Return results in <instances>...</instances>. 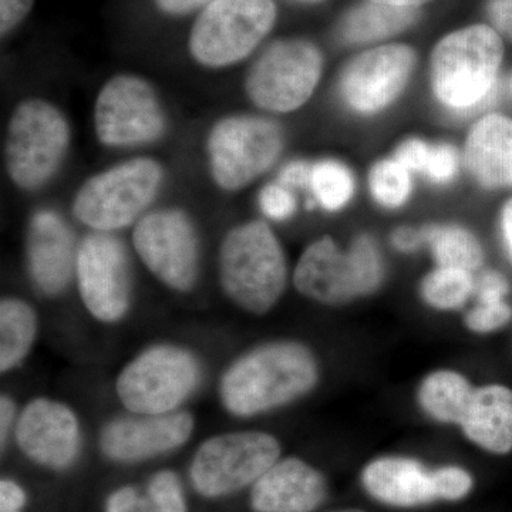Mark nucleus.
Instances as JSON below:
<instances>
[{"label":"nucleus","mask_w":512,"mask_h":512,"mask_svg":"<svg viewBox=\"0 0 512 512\" xmlns=\"http://www.w3.org/2000/svg\"><path fill=\"white\" fill-rule=\"evenodd\" d=\"M419 20V9H399L380 3H359L348 10L338 26L339 40L348 46L382 42L412 28Z\"/></svg>","instance_id":"obj_23"},{"label":"nucleus","mask_w":512,"mask_h":512,"mask_svg":"<svg viewBox=\"0 0 512 512\" xmlns=\"http://www.w3.org/2000/svg\"><path fill=\"white\" fill-rule=\"evenodd\" d=\"M487 16L497 32L512 39V0H488Z\"/></svg>","instance_id":"obj_39"},{"label":"nucleus","mask_w":512,"mask_h":512,"mask_svg":"<svg viewBox=\"0 0 512 512\" xmlns=\"http://www.w3.org/2000/svg\"><path fill=\"white\" fill-rule=\"evenodd\" d=\"M278 121L259 114H231L211 127L205 143L208 170L222 191L237 192L268 173L285 150Z\"/></svg>","instance_id":"obj_8"},{"label":"nucleus","mask_w":512,"mask_h":512,"mask_svg":"<svg viewBox=\"0 0 512 512\" xmlns=\"http://www.w3.org/2000/svg\"><path fill=\"white\" fill-rule=\"evenodd\" d=\"M281 457V444L258 430L225 431L202 441L192 457L191 483L208 498L255 484Z\"/></svg>","instance_id":"obj_11"},{"label":"nucleus","mask_w":512,"mask_h":512,"mask_svg":"<svg viewBox=\"0 0 512 512\" xmlns=\"http://www.w3.org/2000/svg\"><path fill=\"white\" fill-rule=\"evenodd\" d=\"M276 15L274 0H214L192 26L191 56L208 69L237 64L268 36Z\"/></svg>","instance_id":"obj_10"},{"label":"nucleus","mask_w":512,"mask_h":512,"mask_svg":"<svg viewBox=\"0 0 512 512\" xmlns=\"http://www.w3.org/2000/svg\"><path fill=\"white\" fill-rule=\"evenodd\" d=\"M308 191L312 194L313 204L323 211H342L355 197V174L343 161L323 158L312 163Z\"/></svg>","instance_id":"obj_27"},{"label":"nucleus","mask_w":512,"mask_h":512,"mask_svg":"<svg viewBox=\"0 0 512 512\" xmlns=\"http://www.w3.org/2000/svg\"><path fill=\"white\" fill-rule=\"evenodd\" d=\"M18 416L19 409L13 397L9 394H2V397H0V443H2L3 448L15 433Z\"/></svg>","instance_id":"obj_40"},{"label":"nucleus","mask_w":512,"mask_h":512,"mask_svg":"<svg viewBox=\"0 0 512 512\" xmlns=\"http://www.w3.org/2000/svg\"><path fill=\"white\" fill-rule=\"evenodd\" d=\"M501 231H503L508 254H510L512 259V198L505 202L503 211H501Z\"/></svg>","instance_id":"obj_44"},{"label":"nucleus","mask_w":512,"mask_h":512,"mask_svg":"<svg viewBox=\"0 0 512 512\" xmlns=\"http://www.w3.org/2000/svg\"><path fill=\"white\" fill-rule=\"evenodd\" d=\"M323 55L306 39H282L266 47L248 70L245 93L266 113H292L305 106L318 89Z\"/></svg>","instance_id":"obj_13"},{"label":"nucleus","mask_w":512,"mask_h":512,"mask_svg":"<svg viewBox=\"0 0 512 512\" xmlns=\"http://www.w3.org/2000/svg\"><path fill=\"white\" fill-rule=\"evenodd\" d=\"M194 431V416L185 409L168 414L126 412L101 427L99 446L111 461L140 463L184 447Z\"/></svg>","instance_id":"obj_17"},{"label":"nucleus","mask_w":512,"mask_h":512,"mask_svg":"<svg viewBox=\"0 0 512 512\" xmlns=\"http://www.w3.org/2000/svg\"><path fill=\"white\" fill-rule=\"evenodd\" d=\"M312 163L303 160H293L286 163L278 173V183L291 190H308L311 178Z\"/></svg>","instance_id":"obj_38"},{"label":"nucleus","mask_w":512,"mask_h":512,"mask_svg":"<svg viewBox=\"0 0 512 512\" xmlns=\"http://www.w3.org/2000/svg\"><path fill=\"white\" fill-rule=\"evenodd\" d=\"M510 90H511V94H512V74H511V80H510Z\"/></svg>","instance_id":"obj_48"},{"label":"nucleus","mask_w":512,"mask_h":512,"mask_svg":"<svg viewBox=\"0 0 512 512\" xmlns=\"http://www.w3.org/2000/svg\"><path fill=\"white\" fill-rule=\"evenodd\" d=\"M416 69V52L407 45H383L360 53L340 72L338 96L350 113L375 117L402 97Z\"/></svg>","instance_id":"obj_15"},{"label":"nucleus","mask_w":512,"mask_h":512,"mask_svg":"<svg viewBox=\"0 0 512 512\" xmlns=\"http://www.w3.org/2000/svg\"><path fill=\"white\" fill-rule=\"evenodd\" d=\"M39 336V315L35 306L6 296L0 302V372H13L28 360Z\"/></svg>","instance_id":"obj_24"},{"label":"nucleus","mask_w":512,"mask_h":512,"mask_svg":"<svg viewBox=\"0 0 512 512\" xmlns=\"http://www.w3.org/2000/svg\"><path fill=\"white\" fill-rule=\"evenodd\" d=\"M13 440L37 466L64 470L72 466L82 448V421L62 400L35 397L19 410Z\"/></svg>","instance_id":"obj_16"},{"label":"nucleus","mask_w":512,"mask_h":512,"mask_svg":"<svg viewBox=\"0 0 512 512\" xmlns=\"http://www.w3.org/2000/svg\"><path fill=\"white\" fill-rule=\"evenodd\" d=\"M26 503V494L10 480L0 483V512H20Z\"/></svg>","instance_id":"obj_41"},{"label":"nucleus","mask_w":512,"mask_h":512,"mask_svg":"<svg viewBox=\"0 0 512 512\" xmlns=\"http://www.w3.org/2000/svg\"><path fill=\"white\" fill-rule=\"evenodd\" d=\"M326 485L315 468L299 458L278 460L252 488L258 512H311L325 500Z\"/></svg>","instance_id":"obj_19"},{"label":"nucleus","mask_w":512,"mask_h":512,"mask_svg":"<svg viewBox=\"0 0 512 512\" xmlns=\"http://www.w3.org/2000/svg\"><path fill=\"white\" fill-rule=\"evenodd\" d=\"M288 275L284 248L266 222H242L222 238L218 281L241 311L255 316L271 312L284 295Z\"/></svg>","instance_id":"obj_2"},{"label":"nucleus","mask_w":512,"mask_h":512,"mask_svg":"<svg viewBox=\"0 0 512 512\" xmlns=\"http://www.w3.org/2000/svg\"><path fill=\"white\" fill-rule=\"evenodd\" d=\"M424 244L429 245L437 266L474 272L483 265L484 252L473 232L454 224L427 225Z\"/></svg>","instance_id":"obj_26"},{"label":"nucleus","mask_w":512,"mask_h":512,"mask_svg":"<svg viewBox=\"0 0 512 512\" xmlns=\"http://www.w3.org/2000/svg\"><path fill=\"white\" fill-rule=\"evenodd\" d=\"M383 276L382 252L370 235H359L348 251L322 237L299 256L293 285L305 298L335 306L375 292Z\"/></svg>","instance_id":"obj_6"},{"label":"nucleus","mask_w":512,"mask_h":512,"mask_svg":"<svg viewBox=\"0 0 512 512\" xmlns=\"http://www.w3.org/2000/svg\"><path fill=\"white\" fill-rule=\"evenodd\" d=\"M291 2L301 3V5H318V3L325 2V0H291Z\"/></svg>","instance_id":"obj_46"},{"label":"nucleus","mask_w":512,"mask_h":512,"mask_svg":"<svg viewBox=\"0 0 512 512\" xmlns=\"http://www.w3.org/2000/svg\"><path fill=\"white\" fill-rule=\"evenodd\" d=\"M35 0H0V33L9 35L33 8Z\"/></svg>","instance_id":"obj_36"},{"label":"nucleus","mask_w":512,"mask_h":512,"mask_svg":"<svg viewBox=\"0 0 512 512\" xmlns=\"http://www.w3.org/2000/svg\"><path fill=\"white\" fill-rule=\"evenodd\" d=\"M204 380L201 357L181 343L147 346L121 367L114 392L124 410L168 414L184 410Z\"/></svg>","instance_id":"obj_4"},{"label":"nucleus","mask_w":512,"mask_h":512,"mask_svg":"<svg viewBox=\"0 0 512 512\" xmlns=\"http://www.w3.org/2000/svg\"><path fill=\"white\" fill-rule=\"evenodd\" d=\"M464 163L481 187L512 185V120L501 114H488L468 133Z\"/></svg>","instance_id":"obj_20"},{"label":"nucleus","mask_w":512,"mask_h":512,"mask_svg":"<svg viewBox=\"0 0 512 512\" xmlns=\"http://www.w3.org/2000/svg\"><path fill=\"white\" fill-rule=\"evenodd\" d=\"M460 154L457 148L448 143H431L429 161L424 177L437 185L450 184L460 170Z\"/></svg>","instance_id":"obj_33"},{"label":"nucleus","mask_w":512,"mask_h":512,"mask_svg":"<svg viewBox=\"0 0 512 512\" xmlns=\"http://www.w3.org/2000/svg\"><path fill=\"white\" fill-rule=\"evenodd\" d=\"M70 143L72 128L56 104L39 97L20 101L6 130L9 180L22 191L46 187L62 168Z\"/></svg>","instance_id":"obj_7"},{"label":"nucleus","mask_w":512,"mask_h":512,"mask_svg":"<svg viewBox=\"0 0 512 512\" xmlns=\"http://www.w3.org/2000/svg\"><path fill=\"white\" fill-rule=\"evenodd\" d=\"M94 133L103 146H150L168 128L163 100L146 77L120 73L101 87L93 110Z\"/></svg>","instance_id":"obj_12"},{"label":"nucleus","mask_w":512,"mask_h":512,"mask_svg":"<svg viewBox=\"0 0 512 512\" xmlns=\"http://www.w3.org/2000/svg\"><path fill=\"white\" fill-rule=\"evenodd\" d=\"M363 484L373 497L396 507H414L437 500L433 471L412 458L384 457L363 471Z\"/></svg>","instance_id":"obj_21"},{"label":"nucleus","mask_w":512,"mask_h":512,"mask_svg":"<svg viewBox=\"0 0 512 512\" xmlns=\"http://www.w3.org/2000/svg\"><path fill=\"white\" fill-rule=\"evenodd\" d=\"M473 392L474 387L460 373L439 370L421 383L419 403L431 419L460 426Z\"/></svg>","instance_id":"obj_25"},{"label":"nucleus","mask_w":512,"mask_h":512,"mask_svg":"<svg viewBox=\"0 0 512 512\" xmlns=\"http://www.w3.org/2000/svg\"><path fill=\"white\" fill-rule=\"evenodd\" d=\"M74 284L84 309L97 322L116 325L133 306L130 252L116 234L89 232L79 242Z\"/></svg>","instance_id":"obj_14"},{"label":"nucleus","mask_w":512,"mask_h":512,"mask_svg":"<svg viewBox=\"0 0 512 512\" xmlns=\"http://www.w3.org/2000/svg\"><path fill=\"white\" fill-rule=\"evenodd\" d=\"M367 185L373 201L384 210H399L413 194V173L394 157L382 158L370 168Z\"/></svg>","instance_id":"obj_30"},{"label":"nucleus","mask_w":512,"mask_h":512,"mask_svg":"<svg viewBox=\"0 0 512 512\" xmlns=\"http://www.w3.org/2000/svg\"><path fill=\"white\" fill-rule=\"evenodd\" d=\"M338 512H363L360 510H345V511H338Z\"/></svg>","instance_id":"obj_47"},{"label":"nucleus","mask_w":512,"mask_h":512,"mask_svg":"<svg viewBox=\"0 0 512 512\" xmlns=\"http://www.w3.org/2000/svg\"><path fill=\"white\" fill-rule=\"evenodd\" d=\"M106 512H146L144 494L134 487L119 488L107 500Z\"/></svg>","instance_id":"obj_37"},{"label":"nucleus","mask_w":512,"mask_h":512,"mask_svg":"<svg viewBox=\"0 0 512 512\" xmlns=\"http://www.w3.org/2000/svg\"><path fill=\"white\" fill-rule=\"evenodd\" d=\"M503 57V40L491 26H468L444 36L430 62L431 90L440 106L457 114L485 106L493 99Z\"/></svg>","instance_id":"obj_3"},{"label":"nucleus","mask_w":512,"mask_h":512,"mask_svg":"<svg viewBox=\"0 0 512 512\" xmlns=\"http://www.w3.org/2000/svg\"><path fill=\"white\" fill-rule=\"evenodd\" d=\"M79 242L69 222L52 208L33 212L26 229V272L45 298H59L74 282Z\"/></svg>","instance_id":"obj_18"},{"label":"nucleus","mask_w":512,"mask_h":512,"mask_svg":"<svg viewBox=\"0 0 512 512\" xmlns=\"http://www.w3.org/2000/svg\"><path fill=\"white\" fill-rule=\"evenodd\" d=\"M214 0H156L158 8L168 15H187L194 10L205 8Z\"/></svg>","instance_id":"obj_43"},{"label":"nucleus","mask_w":512,"mask_h":512,"mask_svg":"<svg viewBox=\"0 0 512 512\" xmlns=\"http://www.w3.org/2000/svg\"><path fill=\"white\" fill-rule=\"evenodd\" d=\"M258 207L268 220L284 222L291 220L298 210L295 191L278 181L266 184L258 195Z\"/></svg>","instance_id":"obj_32"},{"label":"nucleus","mask_w":512,"mask_h":512,"mask_svg":"<svg viewBox=\"0 0 512 512\" xmlns=\"http://www.w3.org/2000/svg\"><path fill=\"white\" fill-rule=\"evenodd\" d=\"M421 296L431 308L456 311L476 292L473 272L437 266L421 282Z\"/></svg>","instance_id":"obj_29"},{"label":"nucleus","mask_w":512,"mask_h":512,"mask_svg":"<svg viewBox=\"0 0 512 512\" xmlns=\"http://www.w3.org/2000/svg\"><path fill=\"white\" fill-rule=\"evenodd\" d=\"M392 244L397 251L410 254L424 245L423 231L412 227H400L392 234Z\"/></svg>","instance_id":"obj_42"},{"label":"nucleus","mask_w":512,"mask_h":512,"mask_svg":"<svg viewBox=\"0 0 512 512\" xmlns=\"http://www.w3.org/2000/svg\"><path fill=\"white\" fill-rule=\"evenodd\" d=\"M319 380L312 350L295 340H275L235 357L218 380V400L232 417L251 419L288 406Z\"/></svg>","instance_id":"obj_1"},{"label":"nucleus","mask_w":512,"mask_h":512,"mask_svg":"<svg viewBox=\"0 0 512 512\" xmlns=\"http://www.w3.org/2000/svg\"><path fill=\"white\" fill-rule=\"evenodd\" d=\"M146 512H187L183 487L173 471L151 477L144 493Z\"/></svg>","instance_id":"obj_31"},{"label":"nucleus","mask_w":512,"mask_h":512,"mask_svg":"<svg viewBox=\"0 0 512 512\" xmlns=\"http://www.w3.org/2000/svg\"><path fill=\"white\" fill-rule=\"evenodd\" d=\"M134 254L165 288L190 293L201 276L200 231L188 212L177 207L148 211L133 227Z\"/></svg>","instance_id":"obj_9"},{"label":"nucleus","mask_w":512,"mask_h":512,"mask_svg":"<svg viewBox=\"0 0 512 512\" xmlns=\"http://www.w3.org/2000/svg\"><path fill=\"white\" fill-rule=\"evenodd\" d=\"M510 292L507 279L500 272L487 271L476 284L478 303L466 318L467 328L477 333H490L503 328L512 318L511 306L505 302Z\"/></svg>","instance_id":"obj_28"},{"label":"nucleus","mask_w":512,"mask_h":512,"mask_svg":"<svg viewBox=\"0 0 512 512\" xmlns=\"http://www.w3.org/2000/svg\"><path fill=\"white\" fill-rule=\"evenodd\" d=\"M433 480L437 498L441 500H460L473 487L470 474L458 467L433 470Z\"/></svg>","instance_id":"obj_34"},{"label":"nucleus","mask_w":512,"mask_h":512,"mask_svg":"<svg viewBox=\"0 0 512 512\" xmlns=\"http://www.w3.org/2000/svg\"><path fill=\"white\" fill-rule=\"evenodd\" d=\"M467 439L494 454L512 450V390L503 384L474 389L460 423Z\"/></svg>","instance_id":"obj_22"},{"label":"nucleus","mask_w":512,"mask_h":512,"mask_svg":"<svg viewBox=\"0 0 512 512\" xmlns=\"http://www.w3.org/2000/svg\"><path fill=\"white\" fill-rule=\"evenodd\" d=\"M164 181V167L154 158L123 161L80 185L72 202L73 217L90 232L117 234L151 211Z\"/></svg>","instance_id":"obj_5"},{"label":"nucleus","mask_w":512,"mask_h":512,"mask_svg":"<svg viewBox=\"0 0 512 512\" xmlns=\"http://www.w3.org/2000/svg\"><path fill=\"white\" fill-rule=\"evenodd\" d=\"M370 2L380 3V5L392 6V8L419 9L421 6L429 3L430 0H370Z\"/></svg>","instance_id":"obj_45"},{"label":"nucleus","mask_w":512,"mask_h":512,"mask_svg":"<svg viewBox=\"0 0 512 512\" xmlns=\"http://www.w3.org/2000/svg\"><path fill=\"white\" fill-rule=\"evenodd\" d=\"M431 143L420 137H409L394 150L393 157L402 163L410 173L423 175L429 161Z\"/></svg>","instance_id":"obj_35"}]
</instances>
